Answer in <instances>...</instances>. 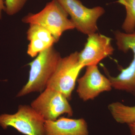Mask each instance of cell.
Listing matches in <instances>:
<instances>
[{"label": "cell", "instance_id": "9c48e42d", "mask_svg": "<svg viewBox=\"0 0 135 135\" xmlns=\"http://www.w3.org/2000/svg\"><path fill=\"white\" fill-rule=\"evenodd\" d=\"M88 36L84 48L79 53L80 62L84 67L97 65L114 51L111 38L96 33Z\"/></svg>", "mask_w": 135, "mask_h": 135}, {"label": "cell", "instance_id": "7c38bea8", "mask_svg": "<svg viewBox=\"0 0 135 135\" xmlns=\"http://www.w3.org/2000/svg\"><path fill=\"white\" fill-rule=\"evenodd\" d=\"M27 38L29 41L32 39H38L53 46L56 40L50 32L40 25L31 24L26 33Z\"/></svg>", "mask_w": 135, "mask_h": 135}, {"label": "cell", "instance_id": "5b68a950", "mask_svg": "<svg viewBox=\"0 0 135 135\" xmlns=\"http://www.w3.org/2000/svg\"><path fill=\"white\" fill-rule=\"evenodd\" d=\"M118 49L124 53L133 52V59L128 66L121 69L117 76L108 75L113 88L135 96V31L131 33L119 31L114 32Z\"/></svg>", "mask_w": 135, "mask_h": 135}, {"label": "cell", "instance_id": "30bf717a", "mask_svg": "<svg viewBox=\"0 0 135 135\" xmlns=\"http://www.w3.org/2000/svg\"><path fill=\"white\" fill-rule=\"evenodd\" d=\"M45 135H89L88 126L83 118L61 117L54 121L46 120Z\"/></svg>", "mask_w": 135, "mask_h": 135}, {"label": "cell", "instance_id": "8fae6325", "mask_svg": "<svg viewBox=\"0 0 135 135\" xmlns=\"http://www.w3.org/2000/svg\"><path fill=\"white\" fill-rule=\"evenodd\" d=\"M108 108L118 123L128 125L135 122V105L129 106L118 101L109 104Z\"/></svg>", "mask_w": 135, "mask_h": 135}, {"label": "cell", "instance_id": "5bb4252c", "mask_svg": "<svg viewBox=\"0 0 135 135\" xmlns=\"http://www.w3.org/2000/svg\"><path fill=\"white\" fill-rule=\"evenodd\" d=\"M29 41L27 52V55L31 57H36L42 51L53 46L38 39H32Z\"/></svg>", "mask_w": 135, "mask_h": 135}, {"label": "cell", "instance_id": "52a82bcc", "mask_svg": "<svg viewBox=\"0 0 135 135\" xmlns=\"http://www.w3.org/2000/svg\"><path fill=\"white\" fill-rule=\"evenodd\" d=\"M31 106L45 121L55 120L64 114L73 115L68 99L60 92L48 88L40 93Z\"/></svg>", "mask_w": 135, "mask_h": 135}, {"label": "cell", "instance_id": "ba28073f", "mask_svg": "<svg viewBox=\"0 0 135 135\" xmlns=\"http://www.w3.org/2000/svg\"><path fill=\"white\" fill-rule=\"evenodd\" d=\"M77 81V94L84 102L93 100L102 93L113 89L109 78L101 73L97 65L86 66L84 75Z\"/></svg>", "mask_w": 135, "mask_h": 135}, {"label": "cell", "instance_id": "4fadbf2b", "mask_svg": "<svg viewBox=\"0 0 135 135\" xmlns=\"http://www.w3.org/2000/svg\"><path fill=\"white\" fill-rule=\"evenodd\" d=\"M116 2L123 5L126 10V18L122 28L126 33L135 31V0H118Z\"/></svg>", "mask_w": 135, "mask_h": 135}, {"label": "cell", "instance_id": "e0dca14e", "mask_svg": "<svg viewBox=\"0 0 135 135\" xmlns=\"http://www.w3.org/2000/svg\"><path fill=\"white\" fill-rule=\"evenodd\" d=\"M131 135H135V122L128 125Z\"/></svg>", "mask_w": 135, "mask_h": 135}, {"label": "cell", "instance_id": "277c9868", "mask_svg": "<svg viewBox=\"0 0 135 135\" xmlns=\"http://www.w3.org/2000/svg\"><path fill=\"white\" fill-rule=\"evenodd\" d=\"M45 120L31 106L20 105L16 113L0 115V126L3 129L12 127L25 135H45Z\"/></svg>", "mask_w": 135, "mask_h": 135}, {"label": "cell", "instance_id": "9a60e30c", "mask_svg": "<svg viewBox=\"0 0 135 135\" xmlns=\"http://www.w3.org/2000/svg\"><path fill=\"white\" fill-rule=\"evenodd\" d=\"M28 0H5L4 11L9 16L16 15L22 10Z\"/></svg>", "mask_w": 135, "mask_h": 135}, {"label": "cell", "instance_id": "8992f818", "mask_svg": "<svg viewBox=\"0 0 135 135\" xmlns=\"http://www.w3.org/2000/svg\"><path fill=\"white\" fill-rule=\"evenodd\" d=\"M71 17L75 29L84 34L89 35L98 30L97 22L105 11L98 6L89 8L79 0H57Z\"/></svg>", "mask_w": 135, "mask_h": 135}, {"label": "cell", "instance_id": "2e32d148", "mask_svg": "<svg viewBox=\"0 0 135 135\" xmlns=\"http://www.w3.org/2000/svg\"><path fill=\"white\" fill-rule=\"evenodd\" d=\"M5 8V0H0V20L2 18L3 11Z\"/></svg>", "mask_w": 135, "mask_h": 135}, {"label": "cell", "instance_id": "6da1fadb", "mask_svg": "<svg viewBox=\"0 0 135 135\" xmlns=\"http://www.w3.org/2000/svg\"><path fill=\"white\" fill-rule=\"evenodd\" d=\"M61 58L60 53L53 46L39 54L28 64L30 71L28 81L17 97L24 96L32 92L41 93L46 89Z\"/></svg>", "mask_w": 135, "mask_h": 135}, {"label": "cell", "instance_id": "3957f363", "mask_svg": "<svg viewBox=\"0 0 135 135\" xmlns=\"http://www.w3.org/2000/svg\"><path fill=\"white\" fill-rule=\"evenodd\" d=\"M84 67L80 62L77 51L62 57L46 88L60 92L70 100L77 78Z\"/></svg>", "mask_w": 135, "mask_h": 135}, {"label": "cell", "instance_id": "7a4b0ae2", "mask_svg": "<svg viewBox=\"0 0 135 135\" xmlns=\"http://www.w3.org/2000/svg\"><path fill=\"white\" fill-rule=\"evenodd\" d=\"M68 14L57 0H52L38 13H29L24 17L22 22L25 23L40 25L50 32L56 42L63 33L73 30L75 26Z\"/></svg>", "mask_w": 135, "mask_h": 135}]
</instances>
